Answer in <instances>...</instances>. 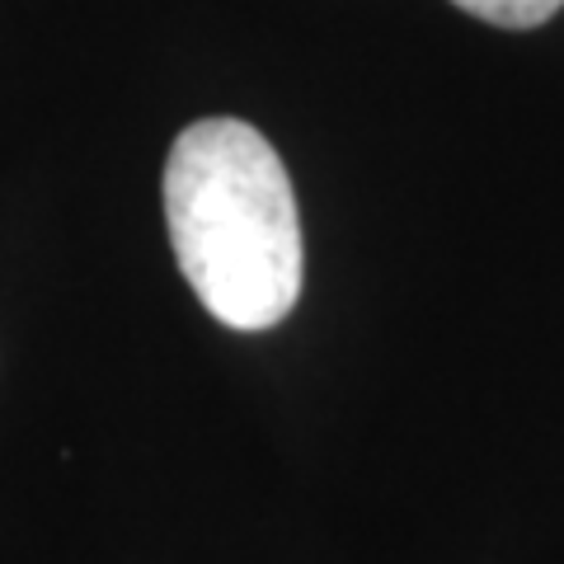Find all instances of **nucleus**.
I'll return each mask as SVG.
<instances>
[{
  "label": "nucleus",
  "instance_id": "obj_2",
  "mask_svg": "<svg viewBox=\"0 0 564 564\" xmlns=\"http://www.w3.org/2000/svg\"><path fill=\"white\" fill-rule=\"evenodd\" d=\"M452 6L499 29H536L551 20L564 0H452Z\"/></svg>",
  "mask_w": 564,
  "mask_h": 564
},
{
  "label": "nucleus",
  "instance_id": "obj_1",
  "mask_svg": "<svg viewBox=\"0 0 564 564\" xmlns=\"http://www.w3.org/2000/svg\"><path fill=\"white\" fill-rule=\"evenodd\" d=\"M165 226L180 273L226 329H273L302 302L306 245L292 174L240 118H203L174 137Z\"/></svg>",
  "mask_w": 564,
  "mask_h": 564
}]
</instances>
